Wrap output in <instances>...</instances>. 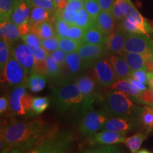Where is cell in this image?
Returning a JSON list of instances; mask_svg holds the SVG:
<instances>
[{
    "label": "cell",
    "mask_w": 153,
    "mask_h": 153,
    "mask_svg": "<svg viewBox=\"0 0 153 153\" xmlns=\"http://www.w3.org/2000/svg\"><path fill=\"white\" fill-rule=\"evenodd\" d=\"M58 129L41 118L12 120L1 127V153H24L36 148Z\"/></svg>",
    "instance_id": "1"
},
{
    "label": "cell",
    "mask_w": 153,
    "mask_h": 153,
    "mask_svg": "<svg viewBox=\"0 0 153 153\" xmlns=\"http://www.w3.org/2000/svg\"><path fill=\"white\" fill-rule=\"evenodd\" d=\"M94 101L87 98L75 83H68L53 88L52 104L61 114L85 115L93 108Z\"/></svg>",
    "instance_id": "2"
},
{
    "label": "cell",
    "mask_w": 153,
    "mask_h": 153,
    "mask_svg": "<svg viewBox=\"0 0 153 153\" xmlns=\"http://www.w3.org/2000/svg\"><path fill=\"white\" fill-rule=\"evenodd\" d=\"M137 100L123 91L113 90L108 93L104 101V110L110 116L139 119L142 108L134 103Z\"/></svg>",
    "instance_id": "3"
},
{
    "label": "cell",
    "mask_w": 153,
    "mask_h": 153,
    "mask_svg": "<svg viewBox=\"0 0 153 153\" xmlns=\"http://www.w3.org/2000/svg\"><path fill=\"white\" fill-rule=\"evenodd\" d=\"M73 138L72 131L58 128L34 149L38 153H69Z\"/></svg>",
    "instance_id": "4"
},
{
    "label": "cell",
    "mask_w": 153,
    "mask_h": 153,
    "mask_svg": "<svg viewBox=\"0 0 153 153\" xmlns=\"http://www.w3.org/2000/svg\"><path fill=\"white\" fill-rule=\"evenodd\" d=\"M118 28L128 33H153V26L134 7L123 20L119 22Z\"/></svg>",
    "instance_id": "5"
},
{
    "label": "cell",
    "mask_w": 153,
    "mask_h": 153,
    "mask_svg": "<svg viewBox=\"0 0 153 153\" xmlns=\"http://www.w3.org/2000/svg\"><path fill=\"white\" fill-rule=\"evenodd\" d=\"M28 73L25 69L11 55L10 59L1 71V83L10 87L26 85Z\"/></svg>",
    "instance_id": "6"
},
{
    "label": "cell",
    "mask_w": 153,
    "mask_h": 153,
    "mask_svg": "<svg viewBox=\"0 0 153 153\" xmlns=\"http://www.w3.org/2000/svg\"><path fill=\"white\" fill-rule=\"evenodd\" d=\"M111 116L104 110L89 111L84 115L79 125V131L82 135L89 137L101 130L104 124Z\"/></svg>",
    "instance_id": "7"
},
{
    "label": "cell",
    "mask_w": 153,
    "mask_h": 153,
    "mask_svg": "<svg viewBox=\"0 0 153 153\" xmlns=\"http://www.w3.org/2000/svg\"><path fill=\"white\" fill-rule=\"evenodd\" d=\"M124 52L136 53L153 57V41L147 34L128 33Z\"/></svg>",
    "instance_id": "8"
},
{
    "label": "cell",
    "mask_w": 153,
    "mask_h": 153,
    "mask_svg": "<svg viewBox=\"0 0 153 153\" xmlns=\"http://www.w3.org/2000/svg\"><path fill=\"white\" fill-rule=\"evenodd\" d=\"M77 53L81 57L85 68L92 67L95 62L105 58L109 53L105 44L85 43L80 46Z\"/></svg>",
    "instance_id": "9"
},
{
    "label": "cell",
    "mask_w": 153,
    "mask_h": 153,
    "mask_svg": "<svg viewBox=\"0 0 153 153\" xmlns=\"http://www.w3.org/2000/svg\"><path fill=\"white\" fill-rule=\"evenodd\" d=\"M92 67L96 79L103 87H109L118 80L108 59H101L95 62Z\"/></svg>",
    "instance_id": "10"
},
{
    "label": "cell",
    "mask_w": 153,
    "mask_h": 153,
    "mask_svg": "<svg viewBox=\"0 0 153 153\" xmlns=\"http://www.w3.org/2000/svg\"><path fill=\"white\" fill-rule=\"evenodd\" d=\"M11 55L25 69L28 74L31 73L35 68V57L33 50L26 43H18L11 48Z\"/></svg>",
    "instance_id": "11"
},
{
    "label": "cell",
    "mask_w": 153,
    "mask_h": 153,
    "mask_svg": "<svg viewBox=\"0 0 153 153\" xmlns=\"http://www.w3.org/2000/svg\"><path fill=\"white\" fill-rule=\"evenodd\" d=\"M138 123L140 124L139 119L111 116L104 124L101 130L127 133L137 127Z\"/></svg>",
    "instance_id": "12"
},
{
    "label": "cell",
    "mask_w": 153,
    "mask_h": 153,
    "mask_svg": "<svg viewBox=\"0 0 153 153\" xmlns=\"http://www.w3.org/2000/svg\"><path fill=\"white\" fill-rule=\"evenodd\" d=\"M127 133L115 132L110 131H102L99 133L93 134L88 137L89 143L92 145H112L120 143H124Z\"/></svg>",
    "instance_id": "13"
},
{
    "label": "cell",
    "mask_w": 153,
    "mask_h": 153,
    "mask_svg": "<svg viewBox=\"0 0 153 153\" xmlns=\"http://www.w3.org/2000/svg\"><path fill=\"white\" fill-rule=\"evenodd\" d=\"M128 33L121 28H118L111 34L107 36L105 45L108 53L111 55L123 54Z\"/></svg>",
    "instance_id": "14"
},
{
    "label": "cell",
    "mask_w": 153,
    "mask_h": 153,
    "mask_svg": "<svg viewBox=\"0 0 153 153\" xmlns=\"http://www.w3.org/2000/svg\"><path fill=\"white\" fill-rule=\"evenodd\" d=\"M32 5L28 0H16L10 20L17 26L30 21Z\"/></svg>",
    "instance_id": "15"
},
{
    "label": "cell",
    "mask_w": 153,
    "mask_h": 153,
    "mask_svg": "<svg viewBox=\"0 0 153 153\" xmlns=\"http://www.w3.org/2000/svg\"><path fill=\"white\" fill-rule=\"evenodd\" d=\"M74 83L80 91L88 99L94 101L97 99V85L99 82L94 76L82 75L78 76Z\"/></svg>",
    "instance_id": "16"
},
{
    "label": "cell",
    "mask_w": 153,
    "mask_h": 153,
    "mask_svg": "<svg viewBox=\"0 0 153 153\" xmlns=\"http://www.w3.org/2000/svg\"><path fill=\"white\" fill-rule=\"evenodd\" d=\"M25 87H26V85L15 87L9 95V108L14 115L24 116L26 114L22 104V97L26 93Z\"/></svg>",
    "instance_id": "17"
},
{
    "label": "cell",
    "mask_w": 153,
    "mask_h": 153,
    "mask_svg": "<svg viewBox=\"0 0 153 153\" xmlns=\"http://www.w3.org/2000/svg\"><path fill=\"white\" fill-rule=\"evenodd\" d=\"M94 24L105 35L108 36L116 29V20L111 11H101L96 19Z\"/></svg>",
    "instance_id": "18"
},
{
    "label": "cell",
    "mask_w": 153,
    "mask_h": 153,
    "mask_svg": "<svg viewBox=\"0 0 153 153\" xmlns=\"http://www.w3.org/2000/svg\"><path fill=\"white\" fill-rule=\"evenodd\" d=\"M108 59L114 68L118 79L131 77L133 70L130 68L123 55H111Z\"/></svg>",
    "instance_id": "19"
},
{
    "label": "cell",
    "mask_w": 153,
    "mask_h": 153,
    "mask_svg": "<svg viewBox=\"0 0 153 153\" xmlns=\"http://www.w3.org/2000/svg\"><path fill=\"white\" fill-rule=\"evenodd\" d=\"M0 36L11 45H13L21 37L19 28L11 20L5 21L0 24Z\"/></svg>",
    "instance_id": "20"
},
{
    "label": "cell",
    "mask_w": 153,
    "mask_h": 153,
    "mask_svg": "<svg viewBox=\"0 0 153 153\" xmlns=\"http://www.w3.org/2000/svg\"><path fill=\"white\" fill-rule=\"evenodd\" d=\"M48 76L33 71L28 74L26 87L33 93H38L45 89L47 84Z\"/></svg>",
    "instance_id": "21"
},
{
    "label": "cell",
    "mask_w": 153,
    "mask_h": 153,
    "mask_svg": "<svg viewBox=\"0 0 153 153\" xmlns=\"http://www.w3.org/2000/svg\"><path fill=\"white\" fill-rule=\"evenodd\" d=\"M55 14V13H53L46 9L32 6L29 21L30 26H31V31L32 29L39 24L47 22V21H54Z\"/></svg>",
    "instance_id": "22"
},
{
    "label": "cell",
    "mask_w": 153,
    "mask_h": 153,
    "mask_svg": "<svg viewBox=\"0 0 153 153\" xmlns=\"http://www.w3.org/2000/svg\"><path fill=\"white\" fill-rule=\"evenodd\" d=\"M134 7L132 0H114L112 13L116 22L119 23L123 20Z\"/></svg>",
    "instance_id": "23"
},
{
    "label": "cell",
    "mask_w": 153,
    "mask_h": 153,
    "mask_svg": "<svg viewBox=\"0 0 153 153\" xmlns=\"http://www.w3.org/2000/svg\"><path fill=\"white\" fill-rule=\"evenodd\" d=\"M107 36L94 25L85 29L82 41L89 44H105Z\"/></svg>",
    "instance_id": "24"
},
{
    "label": "cell",
    "mask_w": 153,
    "mask_h": 153,
    "mask_svg": "<svg viewBox=\"0 0 153 153\" xmlns=\"http://www.w3.org/2000/svg\"><path fill=\"white\" fill-rule=\"evenodd\" d=\"M122 55L125 57L126 60L127 61L128 64L133 71L138 70H146L145 60L148 57H151L146 55L131 52H124Z\"/></svg>",
    "instance_id": "25"
},
{
    "label": "cell",
    "mask_w": 153,
    "mask_h": 153,
    "mask_svg": "<svg viewBox=\"0 0 153 153\" xmlns=\"http://www.w3.org/2000/svg\"><path fill=\"white\" fill-rule=\"evenodd\" d=\"M150 132V131L149 130L144 128L138 133H135V135L126 138L123 143H125L126 146L128 148L131 153H137L143 143L147 139Z\"/></svg>",
    "instance_id": "26"
},
{
    "label": "cell",
    "mask_w": 153,
    "mask_h": 153,
    "mask_svg": "<svg viewBox=\"0 0 153 153\" xmlns=\"http://www.w3.org/2000/svg\"><path fill=\"white\" fill-rule=\"evenodd\" d=\"M110 88L112 90L116 89V90L123 91V92L132 96L134 98L136 99L138 102V98L142 93V91H140L135 86L131 83L127 79H118L117 82H116L111 86H110Z\"/></svg>",
    "instance_id": "27"
},
{
    "label": "cell",
    "mask_w": 153,
    "mask_h": 153,
    "mask_svg": "<svg viewBox=\"0 0 153 153\" xmlns=\"http://www.w3.org/2000/svg\"><path fill=\"white\" fill-rule=\"evenodd\" d=\"M65 65L73 76L79 73L82 68H85L81 57L77 51L68 53Z\"/></svg>",
    "instance_id": "28"
},
{
    "label": "cell",
    "mask_w": 153,
    "mask_h": 153,
    "mask_svg": "<svg viewBox=\"0 0 153 153\" xmlns=\"http://www.w3.org/2000/svg\"><path fill=\"white\" fill-rule=\"evenodd\" d=\"M54 21H47V22H43L35 26L31 32H34L40 38L43 39H47L54 37L56 36L55 30V26L53 24Z\"/></svg>",
    "instance_id": "29"
},
{
    "label": "cell",
    "mask_w": 153,
    "mask_h": 153,
    "mask_svg": "<svg viewBox=\"0 0 153 153\" xmlns=\"http://www.w3.org/2000/svg\"><path fill=\"white\" fill-rule=\"evenodd\" d=\"M95 22L93 20L90 15L87 13L85 8H82L76 12L74 24L84 29H87L90 26L94 25Z\"/></svg>",
    "instance_id": "30"
},
{
    "label": "cell",
    "mask_w": 153,
    "mask_h": 153,
    "mask_svg": "<svg viewBox=\"0 0 153 153\" xmlns=\"http://www.w3.org/2000/svg\"><path fill=\"white\" fill-rule=\"evenodd\" d=\"M139 120L140 125L144 128L152 131L153 129V106H145L142 108Z\"/></svg>",
    "instance_id": "31"
},
{
    "label": "cell",
    "mask_w": 153,
    "mask_h": 153,
    "mask_svg": "<svg viewBox=\"0 0 153 153\" xmlns=\"http://www.w3.org/2000/svg\"><path fill=\"white\" fill-rule=\"evenodd\" d=\"M82 44V41L71 39L68 37L61 38L59 40V48L62 49L68 53L76 52Z\"/></svg>",
    "instance_id": "32"
},
{
    "label": "cell",
    "mask_w": 153,
    "mask_h": 153,
    "mask_svg": "<svg viewBox=\"0 0 153 153\" xmlns=\"http://www.w3.org/2000/svg\"><path fill=\"white\" fill-rule=\"evenodd\" d=\"M11 56V45L6 40H0V68L1 71L8 62Z\"/></svg>",
    "instance_id": "33"
},
{
    "label": "cell",
    "mask_w": 153,
    "mask_h": 153,
    "mask_svg": "<svg viewBox=\"0 0 153 153\" xmlns=\"http://www.w3.org/2000/svg\"><path fill=\"white\" fill-rule=\"evenodd\" d=\"M16 0H0V22L10 20Z\"/></svg>",
    "instance_id": "34"
},
{
    "label": "cell",
    "mask_w": 153,
    "mask_h": 153,
    "mask_svg": "<svg viewBox=\"0 0 153 153\" xmlns=\"http://www.w3.org/2000/svg\"><path fill=\"white\" fill-rule=\"evenodd\" d=\"M70 24L62 19L58 14L55 12L54 18V26L56 36L59 38H66L67 32L70 26Z\"/></svg>",
    "instance_id": "35"
},
{
    "label": "cell",
    "mask_w": 153,
    "mask_h": 153,
    "mask_svg": "<svg viewBox=\"0 0 153 153\" xmlns=\"http://www.w3.org/2000/svg\"><path fill=\"white\" fill-rule=\"evenodd\" d=\"M46 67H47V76L51 77V79L57 80L60 76L62 66L59 65L58 63L55 62L51 56L47 57L46 60Z\"/></svg>",
    "instance_id": "36"
},
{
    "label": "cell",
    "mask_w": 153,
    "mask_h": 153,
    "mask_svg": "<svg viewBox=\"0 0 153 153\" xmlns=\"http://www.w3.org/2000/svg\"><path fill=\"white\" fill-rule=\"evenodd\" d=\"M49 99L46 97H34L32 105V112L36 115H40L48 108Z\"/></svg>",
    "instance_id": "37"
},
{
    "label": "cell",
    "mask_w": 153,
    "mask_h": 153,
    "mask_svg": "<svg viewBox=\"0 0 153 153\" xmlns=\"http://www.w3.org/2000/svg\"><path fill=\"white\" fill-rule=\"evenodd\" d=\"M84 8L87 11L88 14L90 15L94 22L101 12L100 6L97 0H85Z\"/></svg>",
    "instance_id": "38"
},
{
    "label": "cell",
    "mask_w": 153,
    "mask_h": 153,
    "mask_svg": "<svg viewBox=\"0 0 153 153\" xmlns=\"http://www.w3.org/2000/svg\"><path fill=\"white\" fill-rule=\"evenodd\" d=\"M22 39L24 43L28 45L32 49L42 46V39L34 32H30L26 35L22 36Z\"/></svg>",
    "instance_id": "39"
},
{
    "label": "cell",
    "mask_w": 153,
    "mask_h": 153,
    "mask_svg": "<svg viewBox=\"0 0 153 153\" xmlns=\"http://www.w3.org/2000/svg\"><path fill=\"white\" fill-rule=\"evenodd\" d=\"M85 29L76 25L70 24L67 32V37L71 39L77 40V41H82L84 35H85Z\"/></svg>",
    "instance_id": "40"
},
{
    "label": "cell",
    "mask_w": 153,
    "mask_h": 153,
    "mask_svg": "<svg viewBox=\"0 0 153 153\" xmlns=\"http://www.w3.org/2000/svg\"><path fill=\"white\" fill-rule=\"evenodd\" d=\"M79 153H121L119 149L114 145H101L95 148L82 151Z\"/></svg>",
    "instance_id": "41"
},
{
    "label": "cell",
    "mask_w": 153,
    "mask_h": 153,
    "mask_svg": "<svg viewBox=\"0 0 153 153\" xmlns=\"http://www.w3.org/2000/svg\"><path fill=\"white\" fill-rule=\"evenodd\" d=\"M28 1L33 7L43 8L53 13H55L56 11V7L53 0H28Z\"/></svg>",
    "instance_id": "42"
},
{
    "label": "cell",
    "mask_w": 153,
    "mask_h": 153,
    "mask_svg": "<svg viewBox=\"0 0 153 153\" xmlns=\"http://www.w3.org/2000/svg\"><path fill=\"white\" fill-rule=\"evenodd\" d=\"M59 40L60 38L57 36L54 37L42 40V47L49 53L59 48Z\"/></svg>",
    "instance_id": "43"
},
{
    "label": "cell",
    "mask_w": 153,
    "mask_h": 153,
    "mask_svg": "<svg viewBox=\"0 0 153 153\" xmlns=\"http://www.w3.org/2000/svg\"><path fill=\"white\" fill-rule=\"evenodd\" d=\"M84 4L85 0H68L65 8L63 10L76 14L78 11L84 8Z\"/></svg>",
    "instance_id": "44"
},
{
    "label": "cell",
    "mask_w": 153,
    "mask_h": 153,
    "mask_svg": "<svg viewBox=\"0 0 153 153\" xmlns=\"http://www.w3.org/2000/svg\"><path fill=\"white\" fill-rule=\"evenodd\" d=\"M138 101L141 104L153 106V89L150 87L146 90L142 91L138 98Z\"/></svg>",
    "instance_id": "45"
},
{
    "label": "cell",
    "mask_w": 153,
    "mask_h": 153,
    "mask_svg": "<svg viewBox=\"0 0 153 153\" xmlns=\"http://www.w3.org/2000/svg\"><path fill=\"white\" fill-rule=\"evenodd\" d=\"M68 55V53H66L65 51H62V49L58 48L55 51H53L52 53H50V56L53 58V60L58 63L60 65H65V59Z\"/></svg>",
    "instance_id": "46"
},
{
    "label": "cell",
    "mask_w": 153,
    "mask_h": 153,
    "mask_svg": "<svg viewBox=\"0 0 153 153\" xmlns=\"http://www.w3.org/2000/svg\"><path fill=\"white\" fill-rule=\"evenodd\" d=\"M131 77L143 84H148V71L145 70H134L132 72Z\"/></svg>",
    "instance_id": "47"
},
{
    "label": "cell",
    "mask_w": 153,
    "mask_h": 153,
    "mask_svg": "<svg viewBox=\"0 0 153 153\" xmlns=\"http://www.w3.org/2000/svg\"><path fill=\"white\" fill-rule=\"evenodd\" d=\"M33 98L31 95L28 94H25L22 97V106L24 107V110L26 111V113L32 111V105H33Z\"/></svg>",
    "instance_id": "48"
},
{
    "label": "cell",
    "mask_w": 153,
    "mask_h": 153,
    "mask_svg": "<svg viewBox=\"0 0 153 153\" xmlns=\"http://www.w3.org/2000/svg\"><path fill=\"white\" fill-rule=\"evenodd\" d=\"M32 50H33L36 60H45L50 55L46 50L44 49L42 46Z\"/></svg>",
    "instance_id": "49"
},
{
    "label": "cell",
    "mask_w": 153,
    "mask_h": 153,
    "mask_svg": "<svg viewBox=\"0 0 153 153\" xmlns=\"http://www.w3.org/2000/svg\"><path fill=\"white\" fill-rule=\"evenodd\" d=\"M101 11H111L114 7V0H97Z\"/></svg>",
    "instance_id": "50"
},
{
    "label": "cell",
    "mask_w": 153,
    "mask_h": 153,
    "mask_svg": "<svg viewBox=\"0 0 153 153\" xmlns=\"http://www.w3.org/2000/svg\"><path fill=\"white\" fill-rule=\"evenodd\" d=\"M19 33L21 34V36L26 35V34L29 33L31 32V26H30V23H26V24H24L21 26H18Z\"/></svg>",
    "instance_id": "51"
},
{
    "label": "cell",
    "mask_w": 153,
    "mask_h": 153,
    "mask_svg": "<svg viewBox=\"0 0 153 153\" xmlns=\"http://www.w3.org/2000/svg\"><path fill=\"white\" fill-rule=\"evenodd\" d=\"M9 101L5 96L1 97L0 98V114H1V115H3L6 111H7V107H8L9 105Z\"/></svg>",
    "instance_id": "52"
},
{
    "label": "cell",
    "mask_w": 153,
    "mask_h": 153,
    "mask_svg": "<svg viewBox=\"0 0 153 153\" xmlns=\"http://www.w3.org/2000/svg\"><path fill=\"white\" fill-rule=\"evenodd\" d=\"M127 79L128 80V81L131 82V83L133 84L134 86H135V87H136L140 91H143L146 90V89H148L146 86H145V84H143V83H141V82H137V81H136V80L133 79L132 77H128Z\"/></svg>",
    "instance_id": "53"
},
{
    "label": "cell",
    "mask_w": 153,
    "mask_h": 153,
    "mask_svg": "<svg viewBox=\"0 0 153 153\" xmlns=\"http://www.w3.org/2000/svg\"><path fill=\"white\" fill-rule=\"evenodd\" d=\"M54 2L56 10H63L65 8L68 0H53Z\"/></svg>",
    "instance_id": "54"
},
{
    "label": "cell",
    "mask_w": 153,
    "mask_h": 153,
    "mask_svg": "<svg viewBox=\"0 0 153 153\" xmlns=\"http://www.w3.org/2000/svg\"><path fill=\"white\" fill-rule=\"evenodd\" d=\"M145 68L148 72H153V57H148L145 60Z\"/></svg>",
    "instance_id": "55"
},
{
    "label": "cell",
    "mask_w": 153,
    "mask_h": 153,
    "mask_svg": "<svg viewBox=\"0 0 153 153\" xmlns=\"http://www.w3.org/2000/svg\"><path fill=\"white\" fill-rule=\"evenodd\" d=\"M148 85L150 88L153 89V72H148Z\"/></svg>",
    "instance_id": "56"
},
{
    "label": "cell",
    "mask_w": 153,
    "mask_h": 153,
    "mask_svg": "<svg viewBox=\"0 0 153 153\" xmlns=\"http://www.w3.org/2000/svg\"><path fill=\"white\" fill-rule=\"evenodd\" d=\"M24 153H38V152L36 150V149H33V150H28V151H27V152H26Z\"/></svg>",
    "instance_id": "57"
},
{
    "label": "cell",
    "mask_w": 153,
    "mask_h": 153,
    "mask_svg": "<svg viewBox=\"0 0 153 153\" xmlns=\"http://www.w3.org/2000/svg\"><path fill=\"white\" fill-rule=\"evenodd\" d=\"M137 153H151L150 151L147 150H141L140 151H137Z\"/></svg>",
    "instance_id": "58"
}]
</instances>
